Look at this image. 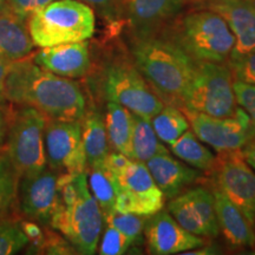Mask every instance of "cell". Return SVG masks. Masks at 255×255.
<instances>
[{"label":"cell","mask_w":255,"mask_h":255,"mask_svg":"<svg viewBox=\"0 0 255 255\" xmlns=\"http://www.w3.org/2000/svg\"><path fill=\"white\" fill-rule=\"evenodd\" d=\"M214 206L219 231L233 247L255 246V227L221 190L213 186Z\"/></svg>","instance_id":"20"},{"label":"cell","mask_w":255,"mask_h":255,"mask_svg":"<svg viewBox=\"0 0 255 255\" xmlns=\"http://www.w3.org/2000/svg\"><path fill=\"white\" fill-rule=\"evenodd\" d=\"M110 148L132 158L133 114L122 105L109 102L104 117Z\"/></svg>","instance_id":"22"},{"label":"cell","mask_w":255,"mask_h":255,"mask_svg":"<svg viewBox=\"0 0 255 255\" xmlns=\"http://www.w3.org/2000/svg\"><path fill=\"white\" fill-rule=\"evenodd\" d=\"M102 85L108 102L122 105L144 119L151 120L164 105L136 68L129 52L114 57L107 64Z\"/></svg>","instance_id":"6"},{"label":"cell","mask_w":255,"mask_h":255,"mask_svg":"<svg viewBox=\"0 0 255 255\" xmlns=\"http://www.w3.org/2000/svg\"><path fill=\"white\" fill-rule=\"evenodd\" d=\"M9 13L28 20L31 15L39 11L55 0H6Z\"/></svg>","instance_id":"34"},{"label":"cell","mask_w":255,"mask_h":255,"mask_svg":"<svg viewBox=\"0 0 255 255\" xmlns=\"http://www.w3.org/2000/svg\"><path fill=\"white\" fill-rule=\"evenodd\" d=\"M156 135L162 142L170 145L189 129L186 115L177 105L164 103L163 108L150 120Z\"/></svg>","instance_id":"26"},{"label":"cell","mask_w":255,"mask_h":255,"mask_svg":"<svg viewBox=\"0 0 255 255\" xmlns=\"http://www.w3.org/2000/svg\"><path fill=\"white\" fill-rule=\"evenodd\" d=\"M170 150L184 163L197 170L212 173L215 167L216 157L214 154L201 143L193 130L188 129L180 138L171 143Z\"/></svg>","instance_id":"24"},{"label":"cell","mask_w":255,"mask_h":255,"mask_svg":"<svg viewBox=\"0 0 255 255\" xmlns=\"http://www.w3.org/2000/svg\"><path fill=\"white\" fill-rule=\"evenodd\" d=\"M189 0H121L122 19L130 36L159 33L182 13Z\"/></svg>","instance_id":"14"},{"label":"cell","mask_w":255,"mask_h":255,"mask_svg":"<svg viewBox=\"0 0 255 255\" xmlns=\"http://www.w3.org/2000/svg\"><path fill=\"white\" fill-rule=\"evenodd\" d=\"M168 213L184 229L197 237L212 239L220 234L214 195L205 187L190 188L170 200Z\"/></svg>","instance_id":"13"},{"label":"cell","mask_w":255,"mask_h":255,"mask_svg":"<svg viewBox=\"0 0 255 255\" xmlns=\"http://www.w3.org/2000/svg\"><path fill=\"white\" fill-rule=\"evenodd\" d=\"M116 178L119 194L115 210L149 218L163 209L165 197L145 163L131 159Z\"/></svg>","instance_id":"11"},{"label":"cell","mask_w":255,"mask_h":255,"mask_svg":"<svg viewBox=\"0 0 255 255\" xmlns=\"http://www.w3.org/2000/svg\"><path fill=\"white\" fill-rule=\"evenodd\" d=\"M46 120L43 114L30 107H23L11 116L5 150L20 178L33 176L46 169Z\"/></svg>","instance_id":"8"},{"label":"cell","mask_w":255,"mask_h":255,"mask_svg":"<svg viewBox=\"0 0 255 255\" xmlns=\"http://www.w3.org/2000/svg\"><path fill=\"white\" fill-rule=\"evenodd\" d=\"M20 176L6 150L0 151V221L9 218V212L18 201Z\"/></svg>","instance_id":"28"},{"label":"cell","mask_w":255,"mask_h":255,"mask_svg":"<svg viewBox=\"0 0 255 255\" xmlns=\"http://www.w3.org/2000/svg\"><path fill=\"white\" fill-rule=\"evenodd\" d=\"M103 219L107 225L119 229L132 244L142 237L146 221L145 216L131 213H120L115 209L104 214Z\"/></svg>","instance_id":"29"},{"label":"cell","mask_w":255,"mask_h":255,"mask_svg":"<svg viewBox=\"0 0 255 255\" xmlns=\"http://www.w3.org/2000/svg\"><path fill=\"white\" fill-rule=\"evenodd\" d=\"M81 121L46 120L44 128L46 165L56 174L77 175L87 171Z\"/></svg>","instance_id":"10"},{"label":"cell","mask_w":255,"mask_h":255,"mask_svg":"<svg viewBox=\"0 0 255 255\" xmlns=\"http://www.w3.org/2000/svg\"><path fill=\"white\" fill-rule=\"evenodd\" d=\"M30 244L20 222L12 219L0 221V255L19 253Z\"/></svg>","instance_id":"30"},{"label":"cell","mask_w":255,"mask_h":255,"mask_svg":"<svg viewBox=\"0 0 255 255\" xmlns=\"http://www.w3.org/2000/svg\"><path fill=\"white\" fill-rule=\"evenodd\" d=\"M59 203L50 220L79 254L96 253L103 228V213L92 196L88 173L58 175Z\"/></svg>","instance_id":"3"},{"label":"cell","mask_w":255,"mask_h":255,"mask_svg":"<svg viewBox=\"0 0 255 255\" xmlns=\"http://www.w3.org/2000/svg\"><path fill=\"white\" fill-rule=\"evenodd\" d=\"M155 183L165 199L171 200L188 187L200 180V171L184 162L171 157L169 154H159L145 162Z\"/></svg>","instance_id":"19"},{"label":"cell","mask_w":255,"mask_h":255,"mask_svg":"<svg viewBox=\"0 0 255 255\" xmlns=\"http://www.w3.org/2000/svg\"><path fill=\"white\" fill-rule=\"evenodd\" d=\"M9 120H11V116L0 108V145L2 144L6 135H7Z\"/></svg>","instance_id":"39"},{"label":"cell","mask_w":255,"mask_h":255,"mask_svg":"<svg viewBox=\"0 0 255 255\" xmlns=\"http://www.w3.org/2000/svg\"><path fill=\"white\" fill-rule=\"evenodd\" d=\"M82 138L87 155L88 168L104 164L110 152L104 117L98 111H90L82 119Z\"/></svg>","instance_id":"23"},{"label":"cell","mask_w":255,"mask_h":255,"mask_svg":"<svg viewBox=\"0 0 255 255\" xmlns=\"http://www.w3.org/2000/svg\"><path fill=\"white\" fill-rule=\"evenodd\" d=\"M4 103H5V100H1V98H0V107H1V105H4Z\"/></svg>","instance_id":"41"},{"label":"cell","mask_w":255,"mask_h":255,"mask_svg":"<svg viewBox=\"0 0 255 255\" xmlns=\"http://www.w3.org/2000/svg\"><path fill=\"white\" fill-rule=\"evenodd\" d=\"M194 5L199 8L210 9L225 19L235 37L232 55H245L255 50L253 0H201L194 2Z\"/></svg>","instance_id":"17"},{"label":"cell","mask_w":255,"mask_h":255,"mask_svg":"<svg viewBox=\"0 0 255 255\" xmlns=\"http://www.w3.org/2000/svg\"><path fill=\"white\" fill-rule=\"evenodd\" d=\"M95 8L102 17L111 23L117 24L123 21L122 8H121V0H79Z\"/></svg>","instance_id":"35"},{"label":"cell","mask_w":255,"mask_h":255,"mask_svg":"<svg viewBox=\"0 0 255 255\" xmlns=\"http://www.w3.org/2000/svg\"><path fill=\"white\" fill-rule=\"evenodd\" d=\"M12 63H13L12 60L0 56V98L5 101V82L9 72V69L12 66Z\"/></svg>","instance_id":"37"},{"label":"cell","mask_w":255,"mask_h":255,"mask_svg":"<svg viewBox=\"0 0 255 255\" xmlns=\"http://www.w3.org/2000/svg\"><path fill=\"white\" fill-rule=\"evenodd\" d=\"M163 31L196 62L227 63L235 45L225 19L206 8L181 13Z\"/></svg>","instance_id":"4"},{"label":"cell","mask_w":255,"mask_h":255,"mask_svg":"<svg viewBox=\"0 0 255 255\" xmlns=\"http://www.w3.org/2000/svg\"><path fill=\"white\" fill-rule=\"evenodd\" d=\"M132 159L145 163L148 159L159 154H169L161 139L156 135L150 120L133 114Z\"/></svg>","instance_id":"25"},{"label":"cell","mask_w":255,"mask_h":255,"mask_svg":"<svg viewBox=\"0 0 255 255\" xmlns=\"http://www.w3.org/2000/svg\"><path fill=\"white\" fill-rule=\"evenodd\" d=\"M233 90L238 105L246 111L255 128V85L233 81Z\"/></svg>","instance_id":"33"},{"label":"cell","mask_w":255,"mask_h":255,"mask_svg":"<svg viewBox=\"0 0 255 255\" xmlns=\"http://www.w3.org/2000/svg\"><path fill=\"white\" fill-rule=\"evenodd\" d=\"M180 108V107H178ZM200 141L218 152L240 150L255 137V128L246 111L238 108L232 117H213L180 108Z\"/></svg>","instance_id":"9"},{"label":"cell","mask_w":255,"mask_h":255,"mask_svg":"<svg viewBox=\"0 0 255 255\" xmlns=\"http://www.w3.org/2000/svg\"><path fill=\"white\" fill-rule=\"evenodd\" d=\"M87 171H89V188L101 207L103 215L114 210L119 194L117 178L111 174L105 164L88 168Z\"/></svg>","instance_id":"27"},{"label":"cell","mask_w":255,"mask_h":255,"mask_svg":"<svg viewBox=\"0 0 255 255\" xmlns=\"http://www.w3.org/2000/svg\"><path fill=\"white\" fill-rule=\"evenodd\" d=\"M5 98L33 108L49 120L81 121L87 114V100L78 83L40 68L27 57L12 63Z\"/></svg>","instance_id":"1"},{"label":"cell","mask_w":255,"mask_h":255,"mask_svg":"<svg viewBox=\"0 0 255 255\" xmlns=\"http://www.w3.org/2000/svg\"><path fill=\"white\" fill-rule=\"evenodd\" d=\"M210 174L213 186L221 190L255 227V173L240 150L219 152Z\"/></svg>","instance_id":"12"},{"label":"cell","mask_w":255,"mask_h":255,"mask_svg":"<svg viewBox=\"0 0 255 255\" xmlns=\"http://www.w3.org/2000/svg\"><path fill=\"white\" fill-rule=\"evenodd\" d=\"M21 228H23V232L26 235L28 241L33 244V246L39 244V242L43 240L44 238V233L41 232V229L39 227L37 222L34 221H24L20 222Z\"/></svg>","instance_id":"36"},{"label":"cell","mask_w":255,"mask_h":255,"mask_svg":"<svg viewBox=\"0 0 255 255\" xmlns=\"http://www.w3.org/2000/svg\"><path fill=\"white\" fill-rule=\"evenodd\" d=\"M253 2H254V4H255V0H253Z\"/></svg>","instance_id":"43"},{"label":"cell","mask_w":255,"mask_h":255,"mask_svg":"<svg viewBox=\"0 0 255 255\" xmlns=\"http://www.w3.org/2000/svg\"><path fill=\"white\" fill-rule=\"evenodd\" d=\"M189 1H193V2H195V1H201V0H189Z\"/></svg>","instance_id":"42"},{"label":"cell","mask_w":255,"mask_h":255,"mask_svg":"<svg viewBox=\"0 0 255 255\" xmlns=\"http://www.w3.org/2000/svg\"><path fill=\"white\" fill-rule=\"evenodd\" d=\"M6 12H8L7 1L6 0H0V14L6 13Z\"/></svg>","instance_id":"40"},{"label":"cell","mask_w":255,"mask_h":255,"mask_svg":"<svg viewBox=\"0 0 255 255\" xmlns=\"http://www.w3.org/2000/svg\"><path fill=\"white\" fill-rule=\"evenodd\" d=\"M227 63L199 62L180 108L213 117H232L238 109Z\"/></svg>","instance_id":"7"},{"label":"cell","mask_w":255,"mask_h":255,"mask_svg":"<svg viewBox=\"0 0 255 255\" xmlns=\"http://www.w3.org/2000/svg\"><path fill=\"white\" fill-rule=\"evenodd\" d=\"M26 23L9 12L0 14V56L12 62L28 57L34 44Z\"/></svg>","instance_id":"21"},{"label":"cell","mask_w":255,"mask_h":255,"mask_svg":"<svg viewBox=\"0 0 255 255\" xmlns=\"http://www.w3.org/2000/svg\"><path fill=\"white\" fill-rule=\"evenodd\" d=\"M94 8L79 0H55L28 19L34 46L88 40L95 33Z\"/></svg>","instance_id":"5"},{"label":"cell","mask_w":255,"mask_h":255,"mask_svg":"<svg viewBox=\"0 0 255 255\" xmlns=\"http://www.w3.org/2000/svg\"><path fill=\"white\" fill-rule=\"evenodd\" d=\"M227 65L234 81L255 85V50L245 55H232Z\"/></svg>","instance_id":"31"},{"label":"cell","mask_w":255,"mask_h":255,"mask_svg":"<svg viewBox=\"0 0 255 255\" xmlns=\"http://www.w3.org/2000/svg\"><path fill=\"white\" fill-rule=\"evenodd\" d=\"M32 60L40 68L66 78H82L91 70L87 40L41 47Z\"/></svg>","instance_id":"18"},{"label":"cell","mask_w":255,"mask_h":255,"mask_svg":"<svg viewBox=\"0 0 255 255\" xmlns=\"http://www.w3.org/2000/svg\"><path fill=\"white\" fill-rule=\"evenodd\" d=\"M240 152L246 163L255 170V137L250 139L246 144L240 149Z\"/></svg>","instance_id":"38"},{"label":"cell","mask_w":255,"mask_h":255,"mask_svg":"<svg viewBox=\"0 0 255 255\" xmlns=\"http://www.w3.org/2000/svg\"><path fill=\"white\" fill-rule=\"evenodd\" d=\"M129 53L136 68L164 103L180 107L197 63L164 31L130 36Z\"/></svg>","instance_id":"2"},{"label":"cell","mask_w":255,"mask_h":255,"mask_svg":"<svg viewBox=\"0 0 255 255\" xmlns=\"http://www.w3.org/2000/svg\"><path fill=\"white\" fill-rule=\"evenodd\" d=\"M143 232L148 253L154 255L184 253L206 245L205 238L191 234L168 212L162 210L149 216Z\"/></svg>","instance_id":"16"},{"label":"cell","mask_w":255,"mask_h":255,"mask_svg":"<svg viewBox=\"0 0 255 255\" xmlns=\"http://www.w3.org/2000/svg\"><path fill=\"white\" fill-rule=\"evenodd\" d=\"M132 242L122 234L119 229L107 225L101 240L100 252L102 255H122L131 247Z\"/></svg>","instance_id":"32"},{"label":"cell","mask_w":255,"mask_h":255,"mask_svg":"<svg viewBox=\"0 0 255 255\" xmlns=\"http://www.w3.org/2000/svg\"><path fill=\"white\" fill-rule=\"evenodd\" d=\"M58 174L44 169L33 176L21 177L18 201L21 213L31 221L50 225V220L59 203Z\"/></svg>","instance_id":"15"}]
</instances>
